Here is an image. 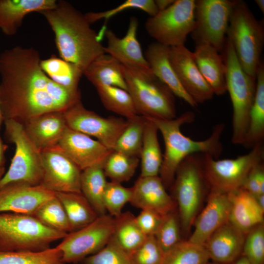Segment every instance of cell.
<instances>
[{
    "label": "cell",
    "instance_id": "obj_36",
    "mask_svg": "<svg viewBox=\"0 0 264 264\" xmlns=\"http://www.w3.org/2000/svg\"><path fill=\"white\" fill-rule=\"evenodd\" d=\"M127 120V125L118 137L113 150L139 158L145 118L143 116L136 114Z\"/></svg>",
    "mask_w": 264,
    "mask_h": 264
},
{
    "label": "cell",
    "instance_id": "obj_24",
    "mask_svg": "<svg viewBox=\"0 0 264 264\" xmlns=\"http://www.w3.org/2000/svg\"><path fill=\"white\" fill-rule=\"evenodd\" d=\"M22 125L28 136L41 151L57 145L67 127L63 112L60 111L40 115Z\"/></svg>",
    "mask_w": 264,
    "mask_h": 264
},
{
    "label": "cell",
    "instance_id": "obj_17",
    "mask_svg": "<svg viewBox=\"0 0 264 264\" xmlns=\"http://www.w3.org/2000/svg\"><path fill=\"white\" fill-rule=\"evenodd\" d=\"M58 145L82 171L93 166L103 165L112 151L91 137L66 128Z\"/></svg>",
    "mask_w": 264,
    "mask_h": 264
},
{
    "label": "cell",
    "instance_id": "obj_6",
    "mask_svg": "<svg viewBox=\"0 0 264 264\" xmlns=\"http://www.w3.org/2000/svg\"><path fill=\"white\" fill-rule=\"evenodd\" d=\"M221 53L225 67V80L233 106V144L243 145L247 134L250 111L255 97L256 80L243 70L233 46L226 38Z\"/></svg>",
    "mask_w": 264,
    "mask_h": 264
},
{
    "label": "cell",
    "instance_id": "obj_46",
    "mask_svg": "<svg viewBox=\"0 0 264 264\" xmlns=\"http://www.w3.org/2000/svg\"><path fill=\"white\" fill-rule=\"evenodd\" d=\"M163 256L154 236H147L130 255L131 264H161Z\"/></svg>",
    "mask_w": 264,
    "mask_h": 264
},
{
    "label": "cell",
    "instance_id": "obj_27",
    "mask_svg": "<svg viewBox=\"0 0 264 264\" xmlns=\"http://www.w3.org/2000/svg\"><path fill=\"white\" fill-rule=\"evenodd\" d=\"M55 0H0V29L6 35H15L27 14L54 8Z\"/></svg>",
    "mask_w": 264,
    "mask_h": 264
},
{
    "label": "cell",
    "instance_id": "obj_37",
    "mask_svg": "<svg viewBox=\"0 0 264 264\" xmlns=\"http://www.w3.org/2000/svg\"><path fill=\"white\" fill-rule=\"evenodd\" d=\"M209 260L204 245L181 241L164 253L161 264H207Z\"/></svg>",
    "mask_w": 264,
    "mask_h": 264
},
{
    "label": "cell",
    "instance_id": "obj_10",
    "mask_svg": "<svg viewBox=\"0 0 264 264\" xmlns=\"http://www.w3.org/2000/svg\"><path fill=\"white\" fill-rule=\"evenodd\" d=\"M205 186H208L202 170L200 154L188 156L178 166L170 187L177 202L181 224L186 231L196 220Z\"/></svg>",
    "mask_w": 264,
    "mask_h": 264
},
{
    "label": "cell",
    "instance_id": "obj_29",
    "mask_svg": "<svg viewBox=\"0 0 264 264\" xmlns=\"http://www.w3.org/2000/svg\"><path fill=\"white\" fill-rule=\"evenodd\" d=\"M264 138V64L261 61L256 73V87L254 99L249 114L247 134L243 144L252 148L263 142Z\"/></svg>",
    "mask_w": 264,
    "mask_h": 264
},
{
    "label": "cell",
    "instance_id": "obj_26",
    "mask_svg": "<svg viewBox=\"0 0 264 264\" xmlns=\"http://www.w3.org/2000/svg\"><path fill=\"white\" fill-rule=\"evenodd\" d=\"M192 53L200 73L214 94H224L227 88L225 67L222 55L214 47L206 44H196Z\"/></svg>",
    "mask_w": 264,
    "mask_h": 264
},
{
    "label": "cell",
    "instance_id": "obj_35",
    "mask_svg": "<svg viewBox=\"0 0 264 264\" xmlns=\"http://www.w3.org/2000/svg\"><path fill=\"white\" fill-rule=\"evenodd\" d=\"M106 109L129 119L137 114L130 93L121 88L108 85L95 87Z\"/></svg>",
    "mask_w": 264,
    "mask_h": 264
},
{
    "label": "cell",
    "instance_id": "obj_34",
    "mask_svg": "<svg viewBox=\"0 0 264 264\" xmlns=\"http://www.w3.org/2000/svg\"><path fill=\"white\" fill-rule=\"evenodd\" d=\"M114 218L113 237L120 247L130 255L147 236L141 231L135 217L130 212H122Z\"/></svg>",
    "mask_w": 264,
    "mask_h": 264
},
{
    "label": "cell",
    "instance_id": "obj_40",
    "mask_svg": "<svg viewBox=\"0 0 264 264\" xmlns=\"http://www.w3.org/2000/svg\"><path fill=\"white\" fill-rule=\"evenodd\" d=\"M32 215L52 229L66 234L72 232L65 209L56 195L42 204Z\"/></svg>",
    "mask_w": 264,
    "mask_h": 264
},
{
    "label": "cell",
    "instance_id": "obj_13",
    "mask_svg": "<svg viewBox=\"0 0 264 264\" xmlns=\"http://www.w3.org/2000/svg\"><path fill=\"white\" fill-rule=\"evenodd\" d=\"M235 0H196L195 25L191 36L196 44H206L220 53L224 49L225 34Z\"/></svg>",
    "mask_w": 264,
    "mask_h": 264
},
{
    "label": "cell",
    "instance_id": "obj_28",
    "mask_svg": "<svg viewBox=\"0 0 264 264\" xmlns=\"http://www.w3.org/2000/svg\"><path fill=\"white\" fill-rule=\"evenodd\" d=\"M94 86L108 85L127 91L122 64L111 56L104 53L92 61L83 72Z\"/></svg>",
    "mask_w": 264,
    "mask_h": 264
},
{
    "label": "cell",
    "instance_id": "obj_15",
    "mask_svg": "<svg viewBox=\"0 0 264 264\" xmlns=\"http://www.w3.org/2000/svg\"><path fill=\"white\" fill-rule=\"evenodd\" d=\"M41 185L54 193H81L82 171L57 145L41 151Z\"/></svg>",
    "mask_w": 264,
    "mask_h": 264
},
{
    "label": "cell",
    "instance_id": "obj_5",
    "mask_svg": "<svg viewBox=\"0 0 264 264\" xmlns=\"http://www.w3.org/2000/svg\"><path fill=\"white\" fill-rule=\"evenodd\" d=\"M226 34L244 72L256 80L264 44V29L242 0H235L229 18Z\"/></svg>",
    "mask_w": 264,
    "mask_h": 264
},
{
    "label": "cell",
    "instance_id": "obj_12",
    "mask_svg": "<svg viewBox=\"0 0 264 264\" xmlns=\"http://www.w3.org/2000/svg\"><path fill=\"white\" fill-rule=\"evenodd\" d=\"M114 229L113 217L108 214L99 216L88 225L67 234L56 247L66 264L81 262L108 243Z\"/></svg>",
    "mask_w": 264,
    "mask_h": 264
},
{
    "label": "cell",
    "instance_id": "obj_33",
    "mask_svg": "<svg viewBox=\"0 0 264 264\" xmlns=\"http://www.w3.org/2000/svg\"><path fill=\"white\" fill-rule=\"evenodd\" d=\"M103 165L93 166L82 171L81 192L98 216L107 214L103 198L108 181Z\"/></svg>",
    "mask_w": 264,
    "mask_h": 264
},
{
    "label": "cell",
    "instance_id": "obj_14",
    "mask_svg": "<svg viewBox=\"0 0 264 264\" xmlns=\"http://www.w3.org/2000/svg\"><path fill=\"white\" fill-rule=\"evenodd\" d=\"M67 126L90 137H94L108 149L113 150L127 125L122 118L102 117L86 109L80 101L63 112Z\"/></svg>",
    "mask_w": 264,
    "mask_h": 264
},
{
    "label": "cell",
    "instance_id": "obj_48",
    "mask_svg": "<svg viewBox=\"0 0 264 264\" xmlns=\"http://www.w3.org/2000/svg\"><path fill=\"white\" fill-rule=\"evenodd\" d=\"M155 212L148 210H141L135 217L136 222L146 236H154L157 231L163 218Z\"/></svg>",
    "mask_w": 264,
    "mask_h": 264
},
{
    "label": "cell",
    "instance_id": "obj_43",
    "mask_svg": "<svg viewBox=\"0 0 264 264\" xmlns=\"http://www.w3.org/2000/svg\"><path fill=\"white\" fill-rule=\"evenodd\" d=\"M132 8L141 10L150 17L156 15L159 12L154 0H127L111 9L99 12H88L85 14V16L88 22L91 24L102 19L108 20L118 13Z\"/></svg>",
    "mask_w": 264,
    "mask_h": 264
},
{
    "label": "cell",
    "instance_id": "obj_7",
    "mask_svg": "<svg viewBox=\"0 0 264 264\" xmlns=\"http://www.w3.org/2000/svg\"><path fill=\"white\" fill-rule=\"evenodd\" d=\"M67 234L45 226L31 215L0 213V251H41Z\"/></svg>",
    "mask_w": 264,
    "mask_h": 264
},
{
    "label": "cell",
    "instance_id": "obj_32",
    "mask_svg": "<svg viewBox=\"0 0 264 264\" xmlns=\"http://www.w3.org/2000/svg\"><path fill=\"white\" fill-rule=\"evenodd\" d=\"M40 66L57 84L72 91H80L78 85L83 73L73 64L53 54L47 59L41 60Z\"/></svg>",
    "mask_w": 264,
    "mask_h": 264
},
{
    "label": "cell",
    "instance_id": "obj_19",
    "mask_svg": "<svg viewBox=\"0 0 264 264\" xmlns=\"http://www.w3.org/2000/svg\"><path fill=\"white\" fill-rule=\"evenodd\" d=\"M132 188L130 203L134 207L163 216L175 211L176 203L167 192L159 176H140Z\"/></svg>",
    "mask_w": 264,
    "mask_h": 264
},
{
    "label": "cell",
    "instance_id": "obj_41",
    "mask_svg": "<svg viewBox=\"0 0 264 264\" xmlns=\"http://www.w3.org/2000/svg\"><path fill=\"white\" fill-rule=\"evenodd\" d=\"M132 197V188L123 186L121 183L108 181L105 190L104 205L108 214L113 218L122 213V209Z\"/></svg>",
    "mask_w": 264,
    "mask_h": 264
},
{
    "label": "cell",
    "instance_id": "obj_44",
    "mask_svg": "<svg viewBox=\"0 0 264 264\" xmlns=\"http://www.w3.org/2000/svg\"><path fill=\"white\" fill-rule=\"evenodd\" d=\"M154 237L164 253L181 241L179 220L175 211L164 216Z\"/></svg>",
    "mask_w": 264,
    "mask_h": 264
},
{
    "label": "cell",
    "instance_id": "obj_3",
    "mask_svg": "<svg viewBox=\"0 0 264 264\" xmlns=\"http://www.w3.org/2000/svg\"><path fill=\"white\" fill-rule=\"evenodd\" d=\"M146 117L155 124L164 140L165 152L159 175L166 189L171 187L178 166L188 156L202 154L218 159L222 152L221 137L225 128L224 123L215 125L210 135L199 141L185 136L180 130L181 126L195 120V114L192 111H186L172 119Z\"/></svg>",
    "mask_w": 264,
    "mask_h": 264
},
{
    "label": "cell",
    "instance_id": "obj_49",
    "mask_svg": "<svg viewBox=\"0 0 264 264\" xmlns=\"http://www.w3.org/2000/svg\"><path fill=\"white\" fill-rule=\"evenodd\" d=\"M175 0H156L155 3L159 11H163L171 5Z\"/></svg>",
    "mask_w": 264,
    "mask_h": 264
},
{
    "label": "cell",
    "instance_id": "obj_53",
    "mask_svg": "<svg viewBox=\"0 0 264 264\" xmlns=\"http://www.w3.org/2000/svg\"><path fill=\"white\" fill-rule=\"evenodd\" d=\"M257 6L259 7L262 12L264 13V0H255Z\"/></svg>",
    "mask_w": 264,
    "mask_h": 264
},
{
    "label": "cell",
    "instance_id": "obj_8",
    "mask_svg": "<svg viewBox=\"0 0 264 264\" xmlns=\"http://www.w3.org/2000/svg\"><path fill=\"white\" fill-rule=\"evenodd\" d=\"M5 134L15 151L7 171L0 180V189L10 184H41L43 166L41 151L27 134L22 124L4 120Z\"/></svg>",
    "mask_w": 264,
    "mask_h": 264
},
{
    "label": "cell",
    "instance_id": "obj_30",
    "mask_svg": "<svg viewBox=\"0 0 264 264\" xmlns=\"http://www.w3.org/2000/svg\"><path fill=\"white\" fill-rule=\"evenodd\" d=\"M144 118V135L139 156L141 162L140 176H159L163 156L158 139V130L153 121L146 117Z\"/></svg>",
    "mask_w": 264,
    "mask_h": 264
},
{
    "label": "cell",
    "instance_id": "obj_20",
    "mask_svg": "<svg viewBox=\"0 0 264 264\" xmlns=\"http://www.w3.org/2000/svg\"><path fill=\"white\" fill-rule=\"evenodd\" d=\"M138 22L135 17L130 19L126 35L119 38L111 30L105 31L107 44L104 46L105 53L122 65L144 69H150L137 38Z\"/></svg>",
    "mask_w": 264,
    "mask_h": 264
},
{
    "label": "cell",
    "instance_id": "obj_42",
    "mask_svg": "<svg viewBox=\"0 0 264 264\" xmlns=\"http://www.w3.org/2000/svg\"><path fill=\"white\" fill-rule=\"evenodd\" d=\"M81 262L83 264H131L129 254L120 247L113 236L102 249Z\"/></svg>",
    "mask_w": 264,
    "mask_h": 264
},
{
    "label": "cell",
    "instance_id": "obj_21",
    "mask_svg": "<svg viewBox=\"0 0 264 264\" xmlns=\"http://www.w3.org/2000/svg\"><path fill=\"white\" fill-rule=\"evenodd\" d=\"M230 204L227 194L210 191L207 204L195 220L188 241L203 245L219 228L229 221Z\"/></svg>",
    "mask_w": 264,
    "mask_h": 264
},
{
    "label": "cell",
    "instance_id": "obj_50",
    "mask_svg": "<svg viewBox=\"0 0 264 264\" xmlns=\"http://www.w3.org/2000/svg\"><path fill=\"white\" fill-rule=\"evenodd\" d=\"M8 146L4 144L0 136V165H4L5 159L4 157V153L6 151Z\"/></svg>",
    "mask_w": 264,
    "mask_h": 264
},
{
    "label": "cell",
    "instance_id": "obj_11",
    "mask_svg": "<svg viewBox=\"0 0 264 264\" xmlns=\"http://www.w3.org/2000/svg\"><path fill=\"white\" fill-rule=\"evenodd\" d=\"M196 0H175L167 9L149 18L145 24L148 34L169 47L184 45L195 25Z\"/></svg>",
    "mask_w": 264,
    "mask_h": 264
},
{
    "label": "cell",
    "instance_id": "obj_23",
    "mask_svg": "<svg viewBox=\"0 0 264 264\" xmlns=\"http://www.w3.org/2000/svg\"><path fill=\"white\" fill-rule=\"evenodd\" d=\"M169 50L170 47L154 42L148 46L144 56L153 73L169 88L174 95L196 108L198 104L182 87L171 64Z\"/></svg>",
    "mask_w": 264,
    "mask_h": 264
},
{
    "label": "cell",
    "instance_id": "obj_54",
    "mask_svg": "<svg viewBox=\"0 0 264 264\" xmlns=\"http://www.w3.org/2000/svg\"><path fill=\"white\" fill-rule=\"evenodd\" d=\"M5 173V172L4 165H2V166L0 165V180L2 177Z\"/></svg>",
    "mask_w": 264,
    "mask_h": 264
},
{
    "label": "cell",
    "instance_id": "obj_4",
    "mask_svg": "<svg viewBox=\"0 0 264 264\" xmlns=\"http://www.w3.org/2000/svg\"><path fill=\"white\" fill-rule=\"evenodd\" d=\"M127 87L137 114L148 117L172 119L176 117L175 95L151 69L122 65Z\"/></svg>",
    "mask_w": 264,
    "mask_h": 264
},
{
    "label": "cell",
    "instance_id": "obj_22",
    "mask_svg": "<svg viewBox=\"0 0 264 264\" xmlns=\"http://www.w3.org/2000/svg\"><path fill=\"white\" fill-rule=\"evenodd\" d=\"M246 234L229 221L216 230L204 244L210 260L232 264L242 255Z\"/></svg>",
    "mask_w": 264,
    "mask_h": 264
},
{
    "label": "cell",
    "instance_id": "obj_55",
    "mask_svg": "<svg viewBox=\"0 0 264 264\" xmlns=\"http://www.w3.org/2000/svg\"><path fill=\"white\" fill-rule=\"evenodd\" d=\"M3 121V116L2 114V112H1V107H0V128Z\"/></svg>",
    "mask_w": 264,
    "mask_h": 264
},
{
    "label": "cell",
    "instance_id": "obj_2",
    "mask_svg": "<svg viewBox=\"0 0 264 264\" xmlns=\"http://www.w3.org/2000/svg\"><path fill=\"white\" fill-rule=\"evenodd\" d=\"M55 35L60 57L83 72L99 56L105 53L100 34L93 30L85 14L65 0L40 13Z\"/></svg>",
    "mask_w": 264,
    "mask_h": 264
},
{
    "label": "cell",
    "instance_id": "obj_51",
    "mask_svg": "<svg viewBox=\"0 0 264 264\" xmlns=\"http://www.w3.org/2000/svg\"><path fill=\"white\" fill-rule=\"evenodd\" d=\"M254 197L257 203L260 207L264 210V194H260L257 196H255Z\"/></svg>",
    "mask_w": 264,
    "mask_h": 264
},
{
    "label": "cell",
    "instance_id": "obj_18",
    "mask_svg": "<svg viewBox=\"0 0 264 264\" xmlns=\"http://www.w3.org/2000/svg\"><path fill=\"white\" fill-rule=\"evenodd\" d=\"M55 193L39 185L10 184L0 189V213L32 215Z\"/></svg>",
    "mask_w": 264,
    "mask_h": 264
},
{
    "label": "cell",
    "instance_id": "obj_38",
    "mask_svg": "<svg viewBox=\"0 0 264 264\" xmlns=\"http://www.w3.org/2000/svg\"><path fill=\"white\" fill-rule=\"evenodd\" d=\"M0 264H66L55 246L41 251H0Z\"/></svg>",
    "mask_w": 264,
    "mask_h": 264
},
{
    "label": "cell",
    "instance_id": "obj_56",
    "mask_svg": "<svg viewBox=\"0 0 264 264\" xmlns=\"http://www.w3.org/2000/svg\"><path fill=\"white\" fill-rule=\"evenodd\" d=\"M207 264H220V263H216V262H211V263H210V262H209Z\"/></svg>",
    "mask_w": 264,
    "mask_h": 264
},
{
    "label": "cell",
    "instance_id": "obj_45",
    "mask_svg": "<svg viewBox=\"0 0 264 264\" xmlns=\"http://www.w3.org/2000/svg\"><path fill=\"white\" fill-rule=\"evenodd\" d=\"M252 264H264V224L260 223L245 235L242 255Z\"/></svg>",
    "mask_w": 264,
    "mask_h": 264
},
{
    "label": "cell",
    "instance_id": "obj_25",
    "mask_svg": "<svg viewBox=\"0 0 264 264\" xmlns=\"http://www.w3.org/2000/svg\"><path fill=\"white\" fill-rule=\"evenodd\" d=\"M230 210L229 221L246 234L254 226L264 223L263 210L254 196L242 187L227 194Z\"/></svg>",
    "mask_w": 264,
    "mask_h": 264
},
{
    "label": "cell",
    "instance_id": "obj_9",
    "mask_svg": "<svg viewBox=\"0 0 264 264\" xmlns=\"http://www.w3.org/2000/svg\"><path fill=\"white\" fill-rule=\"evenodd\" d=\"M263 142L235 158L218 159L200 154L202 170L210 191L227 194L241 187L253 167L264 160Z\"/></svg>",
    "mask_w": 264,
    "mask_h": 264
},
{
    "label": "cell",
    "instance_id": "obj_47",
    "mask_svg": "<svg viewBox=\"0 0 264 264\" xmlns=\"http://www.w3.org/2000/svg\"><path fill=\"white\" fill-rule=\"evenodd\" d=\"M241 187L254 196L264 194V160L253 167Z\"/></svg>",
    "mask_w": 264,
    "mask_h": 264
},
{
    "label": "cell",
    "instance_id": "obj_31",
    "mask_svg": "<svg viewBox=\"0 0 264 264\" xmlns=\"http://www.w3.org/2000/svg\"><path fill=\"white\" fill-rule=\"evenodd\" d=\"M67 215L72 232L92 222L99 216L81 193H56Z\"/></svg>",
    "mask_w": 264,
    "mask_h": 264
},
{
    "label": "cell",
    "instance_id": "obj_39",
    "mask_svg": "<svg viewBox=\"0 0 264 264\" xmlns=\"http://www.w3.org/2000/svg\"><path fill=\"white\" fill-rule=\"evenodd\" d=\"M139 161L138 157L113 150L104 162L103 170L106 177H109L110 181L121 183L132 178Z\"/></svg>",
    "mask_w": 264,
    "mask_h": 264
},
{
    "label": "cell",
    "instance_id": "obj_16",
    "mask_svg": "<svg viewBox=\"0 0 264 264\" xmlns=\"http://www.w3.org/2000/svg\"><path fill=\"white\" fill-rule=\"evenodd\" d=\"M169 60L182 87L198 104L212 98L214 94L200 73L192 52L184 45L170 47Z\"/></svg>",
    "mask_w": 264,
    "mask_h": 264
},
{
    "label": "cell",
    "instance_id": "obj_1",
    "mask_svg": "<svg viewBox=\"0 0 264 264\" xmlns=\"http://www.w3.org/2000/svg\"><path fill=\"white\" fill-rule=\"evenodd\" d=\"M39 52L16 46L0 54V103L4 120L22 124L40 115L64 112L81 101L80 91L57 84L40 66Z\"/></svg>",
    "mask_w": 264,
    "mask_h": 264
},
{
    "label": "cell",
    "instance_id": "obj_52",
    "mask_svg": "<svg viewBox=\"0 0 264 264\" xmlns=\"http://www.w3.org/2000/svg\"><path fill=\"white\" fill-rule=\"evenodd\" d=\"M232 264H252L247 259L244 257L241 256L236 261Z\"/></svg>",
    "mask_w": 264,
    "mask_h": 264
}]
</instances>
